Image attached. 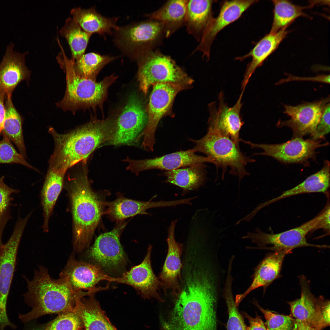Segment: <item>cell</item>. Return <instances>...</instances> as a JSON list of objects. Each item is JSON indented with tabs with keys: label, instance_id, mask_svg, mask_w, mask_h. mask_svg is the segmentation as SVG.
<instances>
[{
	"label": "cell",
	"instance_id": "1",
	"mask_svg": "<svg viewBox=\"0 0 330 330\" xmlns=\"http://www.w3.org/2000/svg\"><path fill=\"white\" fill-rule=\"evenodd\" d=\"M203 268L191 274L177 295L164 330H217L218 278Z\"/></svg>",
	"mask_w": 330,
	"mask_h": 330
},
{
	"label": "cell",
	"instance_id": "2",
	"mask_svg": "<svg viewBox=\"0 0 330 330\" xmlns=\"http://www.w3.org/2000/svg\"><path fill=\"white\" fill-rule=\"evenodd\" d=\"M49 132L55 143L49 169L65 174L76 164L86 162L101 145L106 144L112 134L111 121L93 120L65 134L52 128Z\"/></svg>",
	"mask_w": 330,
	"mask_h": 330
},
{
	"label": "cell",
	"instance_id": "3",
	"mask_svg": "<svg viewBox=\"0 0 330 330\" xmlns=\"http://www.w3.org/2000/svg\"><path fill=\"white\" fill-rule=\"evenodd\" d=\"M28 291L23 296L32 309L29 312L20 314L19 318L26 323L46 314L73 312L76 292L66 277L57 279L50 277L46 268L39 266L32 280L25 277Z\"/></svg>",
	"mask_w": 330,
	"mask_h": 330
},
{
	"label": "cell",
	"instance_id": "4",
	"mask_svg": "<svg viewBox=\"0 0 330 330\" xmlns=\"http://www.w3.org/2000/svg\"><path fill=\"white\" fill-rule=\"evenodd\" d=\"M86 164L82 163L67 186L73 221V249L77 253L89 245L101 218L104 204L91 188Z\"/></svg>",
	"mask_w": 330,
	"mask_h": 330
},
{
	"label": "cell",
	"instance_id": "5",
	"mask_svg": "<svg viewBox=\"0 0 330 330\" xmlns=\"http://www.w3.org/2000/svg\"><path fill=\"white\" fill-rule=\"evenodd\" d=\"M58 59L65 72L66 87L64 98L57 105L64 110L74 112L101 105L106 97L108 88L117 77L112 75L100 82L81 77L75 72L72 60L63 49Z\"/></svg>",
	"mask_w": 330,
	"mask_h": 330
},
{
	"label": "cell",
	"instance_id": "6",
	"mask_svg": "<svg viewBox=\"0 0 330 330\" xmlns=\"http://www.w3.org/2000/svg\"><path fill=\"white\" fill-rule=\"evenodd\" d=\"M196 144L193 149L195 152L205 154L210 158L217 168L222 169V178L228 168L229 173L238 177L240 181L249 175L245 167L255 160L246 156L229 138L208 128L207 134L200 139H190Z\"/></svg>",
	"mask_w": 330,
	"mask_h": 330
},
{
	"label": "cell",
	"instance_id": "7",
	"mask_svg": "<svg viewBox=\"0 0 330 330\" xmlns=\"http://www.w3.org/2000/svg\"><path fill=\"white\" fill-rule=\"evenodd\" d=\"M138 79L140 90L146 95L155 83L171 82L191 86L193 79L169 56L152 50L137 60Z\"/></svg>",
	"mask_w": 330,
	"mask_h": 330
},
{
	"label": "cell",
	"instance_id": "8",
	"mask_svg": "<svg viewBox=\"0 0 330 330\" xmlns=\"http://www.w3.org/2000/svg\"><path fill=\"white\" fill-rule=\"evenodd\" d=\"M112 34L113 42L121 52L137 61L145 53L152 50L164 33L161 23L149 19L119 26Z\"/></svg>",
	"mask_w": 330,
	"mask_h": 330
},
{
	"label": "cell",
	"instance_id": "9",
	"mask_svg": "<svg viewBox=\"0 0 330 330\" xmlns=\"http://www.w3.org/2000/svg\"><path fill=\"white\" fill-rule=\"evenodd\" d=\"M321 213L305 223L294 228L276 234L268 233L257 228L255 232H248L242 237L250 239L257 247H248L250 249L277 250H291L302 247H314L320 248H327L324 245L308 243L306 236L310 232L319 229L322 217Z\"/></svg>",
	"mask_w": 330,
	"mask_h": 330
},
{
	"label": "cell",
	"instance_id": "10",
	"mask_svg": "<svg viewBox=\"0 0 330 330\" xmlns=\"http://www.w3.org/2000/svg\"><path fill=\"white\" fill-rule=\"evenodd\" d=\"M190 86L184 84L160 82L153 86L146 110L148 117L146 126L140 137L144 138L141 146L152 151L155 143V134L158 123L164 116L171 112L174 99L181 91Z\"/></svg>",
	"mask_w": 330,
	"mask_h": 330
},
{
	"label": "cell",
	"instance_id": "11",
	"mask_svg": "<svg viewBox=\"0 0 330 330\" xmlns=\"http://www.w3.org/2000/svg\"><path fill=\"white\" fill-rule=\"evenodd\" d=\"M147 119L146 111L139 98L132 94L119 115L112 121V134L106 144H135L146 126Z\"/></svg>",
	"mask_w": 330,
	"mask_h": 330
},
{
	"label": "cell",
	"instance_id": "12",
	"mask_svg": "<svg viewBox=\"0 0 330 330\" xmlns=\"http://www.w3.org/2000/svg\"><path fill=\"white\" fill-rule=\"evenodd\" d=\"M300 297L288 302L291 315L297 321L312 328H324L330 317V301L323 296L316 298L311 292L305 277H299Z\"/></svg>",
	"mask_w": 330,
	"mask_h": 330
},
{
	"label": "cell",
	"instance_id": "13",
	"mask_svg": "<svg viewBox=\"0 0 330 330\" xmlns=\"http://www.w3.org/2000/svg\"><path fill=\"white\" fill-rule=\"evenodd\" d=\"M240 141L249 145L252 148L262 150V152L254 155L266 156L287 163H304L309 160L315 158L316 150L320 147L327 146L328 142L322 143L320 141L296 138L279 144H257L240 139Z\"/></svg>",
	"mask_w": 330,
	"mask_h": 330
},
{
	"label": "cell",
	"instance_id": "14",
	"mask_svg": "<svg viewBox=\"0 0 330 330\" xmlns=\"http://www.w3.org/2000/svg\"><path fill=\"white\" fill-rule=\"evenodd\" d=\"M125 225L121 223L111 231L97 238L87 251L88 257L94 264L110 272L117 271L124 267L127 259L120 236Z\"/></svg>",
	"mask_w": 330,
	"mask_h": 330
},
{
	"label": "cell",
	"instance_id": "15",
	"mask_svg": "<svg viewBox=\"0 0 330 330\" xmlns=\"http://www.w3.org/2000/svg\"><path fill=\"white\" fill-rule=\"evenodd\" d=\"M244 90H242L237 102L232 107H229L225 102L222 92L220 93L218 96V107L215 101L208 105L210 116L208 121V128L229 138L239 146L240 139V132L244 123L240 111Z\"/></svg>",
	"mask_w": 330,
	"mask_h": 330
},
{
	"label": "cell",
	"instance_id": "16",
	"mask_svg": "<svg viewBox=\"0 0 330 330\" xmlns=\"http://www.w3.org/2000/svg\"><path fill=\"white\" fill-rule=\"evenodd\" d=\"M330 100L328 97L312 102H305L296 106L284 105V113L290 119L279 120L278 127L286 126L293 132L292 138L311 135L315 131L323 112Z\"/></svg>",
	"mask_w": 330,
	"mask_h": 330
},
{
	"label": "cell",
	"instance_id": "17",
	"mask_svg": "<svg viewBox=\"0 0 330 330\" xmlns=\"http://www.w3.org/2000/svg\"><path fill=\"white\" fill-rule=\"evenodd\" d=\"M258 1L234 0L225 1L222 3L218 16L215 18H213L207 25L194 52L200 51L203 53V57L209 59L211 45L218 33L239 19L250 6Z\"/></svg>",
	"mask_w": 330,
	"mask_h": 330
},
{
	"label": "cell",
	"instance_id": "18",
	"mask_svg": "<svg viewBox=\"0 0 330 330\" xmlns=\"http://www.w3.org/2000/svg\"><path fill=\"white\" fill-rule=\"evenodd\" d=\"M195 152L192 149L142 160H132L127 157L123 161L128 163L126 169L137 175L144 170L151 169L169 171L205 163H212L210 158L196 155Z\"/></svg>",
	"mask_w": 330,
	"mask_h": 330
},
{
	"label": "cell",
	"instance_id": "19",
	"mask_svg": "<svg viewBox=\"0 0 330 330\" xmlns=\"http://www.w3.org/2000/svg\"><path fill=\"white\" fill-rule=\"evenodd\" d=\"M152 247L149 245L147 254L139 264L131 267L119 277H113L112 282L131 286L144 299L155 298L159 302L163 300L158 292L161 285L152 270L151 262Z\"/></svg>",
	"mask_w": 330,
	"mask_h": 330
},
{
	"label": "cell",
	"instance_id": "20",
	"mask_svg": "<svg viewBox=\"0 0 330 330\" xmlns=\"http://www.w3.org/2000/svg\"><path fill=\"white\" fill-rule=\"evenodd\" d=\"M59 277H67L75 292L93 290L99 282L106 280L111 282L112 278L107 275L99 266L77 260L73 254L70 257Z\"/></svg>",
	"mask_w": 330,
	"mask_h": 330
},
{
	"label": "cell",
	"instance_id": "21",
	"mask_svg": "<svg viewBox=\"0 0 330 330\" xmlns=\"http://www.w3.org/2000/svg\"><path fill=\"white\" fill-rule=\"evenodd\" d=\"M291 250H277L267 254L255 269L252 283L243 293L237 295L235 302L239 305L249 294L261 287L265 292L267 287L280 276L282 266L285 256Z\"/></svg>",
	"mask_w": 330,
	"mask_h": 330
},
{
	"label": "cell",
	"instance_id": "22",
	"mask_svg": "<svg viewBox=\"0 0 330 330\" xmlns=\"http://www.w3.org/2000/svg\"><path fill=\"white\" fill-rule=\"evenodd\" d=\"M13 44L7 47L0 63V91L6 96L12 94L22 81L27 80L30 72L25 63V53L13 50Z\"/></svg>",
	"mask_w": 330,
	"mask_h": 330
},
{
	"label": "cell",
	"instance_id": "23",
	"mask_svg": "<svg viewBox=\"0 0 330 330\" xmlns=\"http://www.w3.org/2000/svg\"><path fill=\"white\" fill-rule=\"evenodd\" d=\"M25 226L16 223L12 234L3 244L0 257V303L6 304L15 271L18 249Z\"/></svg>",
	"mask_w": 330,
	"mask_h": 330
},
{
	"label": "cell",
	"instance_id": "24",
	"mask_svg": "<svg viewBox=\"0 0 330 330\" xmlns=\"http://www.w3.org/2000/svg\"><path fill=\"white\" fill-rule=\"evenodd\" d=\"M177 223L176 220L172 221L168 229V252L159 277L164 288L171 289L174 294L177 295L181 290L178 281L181 280V256L182 245L175 239Z\"/></svg>",
	"mask_w": 330,
	"mask_h": 330
},
{
	"label": "cell",
	"instance_id": "25",
	"mask_svg": "<svg viewBox=\"0 0 330 330\" xmlns=\"http://www.w3.org/2000/svg\"><path fill=\"white\" fill-rule=\"evenodd\" d=\"M94 293L85 298L88 292L80 291L76 293L73 312L82 320L84 330H117L111 323L94 297Z\"/></svg>",
	"mask_w": 330,
	"mask_h": 330
},
{
	"label": "cell",
	"instance_id": "26",
	"mask_svg": "<svg viewBox=\"0 0 330 330\" xmlns=\"http://www.w3.org/2000/svg\"><path fill=\"white\" fill-rule=\"evenodd\" d=\"M288 27H284L274 33L270 32L255 45L248 54L235 58L242 61L248 57L252 60L248 64L241 83V88L245 89L250 79L258 67L262 65L264 61L278 47L286 38L288 31Z\"/></svg>",
	"mask_w": 330,
	"mask_h": 330
},
{
	"label": "cell",
	"instance_id": "27",
	"mask_svg": "<svg viewBox=\"0 0 330 330\" xmlns=\"http://www.w3.org/2000/svg\"><path fill=\"white\" fill-rule=\"evenodd\" d=\"M156 196L148 201L134 200L119 196L113 201L105 203L108 207L106 213L113 220L120 221L138 214H149L146 212L149 209L175 206L186 204V200L184 199L171 201H152Z\"/></svg>",
	"mask_w": 330,
	"mask_h": 330
},
{
	"label": "cell",
	"instance_id": "28",
	"mask_svg": "<svg viewBox=\"0 0 330 330\" xmlns=\"http://www.w3.org/2000/svg\"><path fill=\"white\" fill-rule=\"evenodd\" d=\"M70 13L84 31L92 35H112L119 27L117 25L119 17L104 16L97 11L95 6L87 9L75 7L71 9Z\"/></svg>",
	"mask_w": 330,
	"mask_h": 330
},
{
	"label": "cell",
	"instance_id": "29",
	"mask_svg": "<svg viewBox=\"0 0 330 330\" xmlns=\"http://www.w3.org/2000/svg\"><path fill=\"white\" fill-rule=\"evenodd\" d=\"M187 1H168L158 10L145 16L161 23L164 35L169 37L185 24Z\"/></svg>",
	"mask_w": 330,
	"mask_h": 330
},
{
	"label": "cell",
	"instance_id": "30",
	"mask_svg": "<svg viewBox=\"0 0 330 330\" xmlns=\"http://www.w3.org/2000/svg\"><path fill=\"white\" fill-rule=\"evenodd\" d=\"M215 1L188 0L185 24L188 32L198 40L213 18L212 5Z\"/></svg>",
	"mask_w": 330,
	"mask_h": 330
},
{
	"label": "cell",
	"instance_id": "31",
	"mask_svg": "<svg viewBox=\"0 0 330 330\" xmlns=\"http://www.w3.org/2000/svg\"><path fill=\"white\" fill-rule=\"evenodd\" d=\"M330 185V166L325 163L318 172L307 177L294 188L284 191L280 195L258 205L261 210L265 207L282 199L303 193H325Z\"/></svg>",
	"mask_w": 330,
	"mask_h": 330
},
{
	"label": "cell",
	"instance_id": "32",
	"mask_svg": "<svg viewBox=\"0 0 330 330\" xmlns=\"http://www.w3.org/2000/svg\"><path fill=\"white\" fill-rule=\"evenodd\" d=\"M204 164L167 171L164 173L165 182L181 188L183 195L189 191L198 189L206 181Z\"/></svg>",
	"mask_w": 330,
	"mask_h": 330
},
{
	"label": "cell",
	"instance_id": "33",
	"mask_svg": "<svg viewBox=\"0 0 330 330\" xmlns=\"http://www.w3.org/2000/svg\"><path fill=\"white\" fill-rule=\"evenodd\" d=\"M65 174L49 169L41 191L45 232L49 231L50 217L57 200L62 190Z\"/></svg>",
	"mask_w": 330,
	"mask_h": 330
},
{
	"label": "cell",
	"instance_id": "34",
	"mask_svg": "<svg viewBox=\"0 0 330 330\" xmlns=\"http://www.w3.org/2000/svg\"><path fill=\"white\" fill-rule=\"evenodd\" d=\"M59 33L68 42L71 53V59L75 60L85 53L92 34L84 31L72 17L65 20Z\"/></svg>",
	"mask_w": 330,
	"mask_h": 330
},
{
	"label": "cell",
	"instance_id": "35",
	"mask_svg": "<svg viewBox=\"0 0 330 330\" xmlns=\"http://www.w3.org/2000/svg\"><path fill=\"white\" fill-rule=\"evenodd\" d=\"M6 99V114L2 132L15 144L20 153L24 157L26 151L23 134L22 117L13 104L12 95H8Z\"/></svg>",
	"mask_w": 330,
	"mask_h": 330
},
{
	"label": "cell",
	"instance_id": "36",
	"mask_svg": "<svg viewBox=\"0 0 330 330\" xmlns=\"http://www.w3.org/2000/svg\"><path fill=\"white\" fill-rule=\"evenodd\" d=\"M118 57L103 55L94 52L85 53L77 59L73 61L74 69L80 76L95 80L101 69Z\"/></svg>",
	"mask_w": 330,
	"mask_h": 330
},
{
	"label": "cell",
	"instance_id": "37",
	"mask_svg": "<svg viewBox=\"0 0 330 330\" xmlns=\"http://www.w3.org/2000/svg\"><path fill=\"white\" fill-rule=\"evenodd\" d=\"M272 2L273 19L270 32H275L288 27L299 16H307L303 11L308 7L296 5L287 0H274Z\"/></svg>",
	"mask_w": 330,
	"mask_h": 330
},
{
	"label": "cell",
	"instance_id": "38",
	"mask_svg": "<svg viewBox=\"0 0 330 330\" xmlns=\"http://www.w3.org/2000/svg\"><path fill=\"white\" fill-rule=\"evenodd\" d=\"M230 270L228 271L223 290V295L227 306L229 318L227 330H246L247 327L239 312L234 299L232 285L233 278Z\"/></svg>",
	"mask_w": 330,
	"mask_h": 330
},
{
	"label": "cell",
	"instance_id": "39",
	"mask_svg": "<svg viewBox=\"0 0 330 330\" xmlns=\"http://www.w3.org/2000/svg\"><path fill=\"white\" fill-rule=\"evenodd\" d=\"M4 176L0 178V245H2V238L5 226L11 218L10 207L13 193H17L19 191L12 188L4 182Z\"/></svg>",
	"mask_w": 330,
	"mask_h": 330
},
{
	"label": "cell",
	"instance_id": "40",
	"mask_svg": "<svg viewBox=\"0 0 330 330\" xmlns=\"http://www.w3.org/2000/svg\"><path fill=\"white\" fill-rule=\"evenodd\" d=\"M254 303L264 315L267 330H294L297 321L291 316L274 313L264 309L256 302Z\"/></svg>",
	"mask_w": 330,
	"mask_h": 330
},
{
	"label": "cell",
	"instance_id": "41",
	"mask_svg": "<svg viewBox=\"0 0 330 330\" xmlns=\"http://www.w3.org/2000/svg\"><path fill=\"white\" fill-rule=\"evenodd\" d=\"M50 322L43 330H82V321L75 313H63Z\"/></svg>",
	"mask_w": 330,
	"mask_h": 330
},
{
	"label": "cell",
	"instance_id": "42",
	"mask_svg": "<svg viewBox=\"0 0 330 330\" xmlns=\"http://www.w3.org/2000/svg\"><path fill=\"white\" fill-rule=\"evenodd\" d=\"M2 133L3 138L0 140V163H18L33 168L24 157L16 151L6 135Z\"/></svg>",
	"mask_w": 330,
	"mask_h": 330
},
{
	"label": "cell",
	"instance_id": "43",
	"mask_svg": "<svg viewBox=\"0 0 330 330\" xmlns=\"http://www.w3.org/2000/svg\"><path fill=\"white\" fill-rule=\"evenodd\" d=\"M330 104L325 107L314 132L310 135L311 139L317 141L322 139L330 132Z\"/></svg>",
	"mask_w": 330,
	"mask_h": 330
},
{
	"label": "cell",
	"instance_id": "44",
	"mask_svg": "<svg viewBox=\"0 0 330 330\" xmlns=\"http://www.w3.org/2000/svg\"><path fill=\"white\" fill-rule=\"evenodd\" d=\"M307 80L315 82H317L329 84L330 83V75H320L312 77H300L288 75V77L286 79H282L277 83V85H279L282 83L289 81H294Z\"/></svg>",
	"mask_w": 330,
	"mask_h": 330
},
{
	"label": "cell",
	"instance_id": "45",
	"mask_svg": "<svg viewBox=\"0 0 330 330\" xmlns=\"http://www.w3.org/2000/svg\"><path fill=\"white\" fill-rule=\"evenodd\" d=\"M245 317L248 320L249 326H247L246 330H267L265 324L257 314L255 317H252L245 313Z\"/></svg>",
	"mask_w": 330,
	"mask_h": 330
},
{
	"label": "cell",
	"instance_id": "46",
	"mask_svg": "<svg viewBox=\"0 0 330 330\" xmlns=\"http://www.w3.org/2000/svg\"><path fill=\"white\" fill-rule=\"evenodd\" d=\"M6 96L0 91V135L2 131L5 121L6 110L4 102Z\"/></svg>",
	"mask_w": 330,
	"mask_h": 330
},
{
	"label": "cell",
	"instance_id": "47",
	"mask_svg": "<svg viewBox=\"0 0 330 330\" xmlns=\"http://www.w3.org/2000/svg\"><path fill=\"white\" fill-rule=\"evenodd\" d=\"M297 321V320H296ZM296 327L294 330H321L319 328H312L303 322L297 321Z\"/></svg>",
	"mask_w": 330,
	"mask_h": 330
},
{
	"label": "cell",
	"instance_id": "48",
	"mask_svg": "<svg viewBox=\"0 0 330 330\" xmlns=\"http://www.w3.org/2000/svg\"><path fill=\"white\" fill-rule=\"evenodd\" d=\"M0 256H1V253H2V249H1V248L0 247Z\"/></svg>",
	"mask_w": 330,
	"mask_h": 330
},
{
	"label": "cell",
	"instance_id": "49",
	"mask_svg": "<svg viewBox=\"0 0 330 330\" xmlns=\"http://www.w3.org/2000/svg\"><path fill=\"white\" fill-rule=\"evenodd\" d=\"M1 246V247H2H2H1V246Z\"/></svg>",
	"mask_w": 330,
	"mask_h": 330
},
{
	"label": "cell",
	"instance_id": "50",
	"mask_svg": "<svg viewBox=\"0 0 330 330\" xmlns=\"http://www.w3.org/2000/svg\"><path fill=\"white\" fill-rule=\"evenodd\" d=\"M0 247H1V248H2V247H1L0 246Z\"/></svg>",
	"mask_w": 330,
	"mask_h": 330
},
{
	"label": "cell",
	"instance_id": "51",
	"mask_svg": "<svg viewBox=\"0 0 330 330\" xmlns=\"http://www.w3.org/2000/svg\"><path fill=\"white\" fill-rule=\"evenodd\" d=\"M0 247V248H1V249H2V248H1V247ZM1 254H2V253H1Z\"/></svg>",
	"mask_w": 330,
	"mask_h": 330
}]
</instances>
